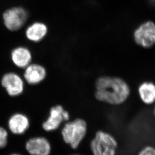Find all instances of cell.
Instances as JSON below:
<instances>
[{"instance_id":"1","label":"cell","mask_w":155,"mask_h":155,"mask_svg":"<svg viewBox=\"0 0 155 155\" xmlns=\"http://www.w3.org/2000/svg\"><path fill=\"white\" fill-rule=\"evenodd\" d=\"M95 87L94 95L98 101L114 106L124 104L131 94L128 83L118 77H99L96 80Z\"/></svg>"},{"instance_id":"2","label":"cell","mask_w":155,"mask_h":155,"mask_svg":"<svg viewBox=\"0 0 155 155\" xmlns=\"http://www.w3.org/2000/svg\"><path fill=\"white\" fill-rule=\"evenodd\" d=\"M87 124L86 121L77 118L67 122L61 129L63 140L74 149L79 147L86 137Z\"/></svg>"},{"instance_id":"3","label":"cell","mask_w":155,"mask_h":155,"mask_svg":"<svg viewBox=\"0 0 155 155\" xmlns=\"http://www.w3.org/2000/svg\"><path fill=\"white\" fill-rule=\"evenodd\" d=\"M118 142L112 134L99 130L90 142V147L93 155H116Z\"/></svg>"},{"instance_id":"4","label":"cell","mask_w":155,"mask_h":155,"mask_svg":"<svg viewBox=\"0 0 155 155\" xmlns=\"http://www.w3.org/2000/svg\"><path fill=\"white\" fill-rule=\"evenodd\" d=\"M133 38L138 46L148 49L155 45V23L145 21L136 27L133 32Z\"/></svg>"},{"instance_id":"5","label":"cell","mask_w":155,"mask_h":155,"mask_svg":"<svg viewBox=\"0 0 155 155\" xmlns=\"http://www.w3.org/2000/svg\"><path fill=\"white\" fill-rule=\"evenodd\" d=\"M28 17V13L24 8L15 7L4 13L3 22L7 29L11 31H17L24 26Z\"/></svg>"},{"instance_id":"6","label":"cell","mask_w":155,"mask_h":155,"mask_svg":"<svg viewBox=\"0 0 155 155\" xmlns=\"http://www.w3.org/2000/svg\"><path fill=\"white\" fill-rule=\"evenodd\" d=\"M70 116L69 112L61 105H57L51 108L46 120L42 124L43 130L51 132L57 130L64 121H68Z\"/></svg>"},{"instance_id":"7","label":"cell","mask_w":155,"mask_h":155,"mask_svg":"<svg viewBox=\"0 0 155 155\" xmlns=\"http://www.w3.org/2000/svg\"><path fill=\"white\" fill-rule=\"evenodd\" d=\"M2 86L11 97H17L24 92L25 82L23 78L14 72L5 74L1 79Z\"/></svg>"},{"instance_id":"8","label":"cell","mask_w":155,"mask_h":155,"mask_svg":"<svg viewBox=\"0 0 155 155\" xmlns=\"http://www.w3.org/2000/svg\"><path fill=\"white\" fill-rule=\"evenodd\" d=\"M23 78L29 85H38L45 81L47 76V71L42 64L31 63L24 69Z\"/></svg>"},{"instance_id":"9","label":"cell","mask_w":155,"mask_h":155,"mask_svg":"<svg viewBox=\"0 0 155 155\" xmlns=\"http://www.w3.org/2000/svg\"><path fill=\"white\" fill-rule=\"evenodd\" d=\"M25 149L30 155H50L51 146L49 140L45 137H36L27 140Z\"/></svg>"},{"instance_id":"10","label":"cell","mask_w":155,"mask_h":155,"mask_svg":"<svg viewBox=\"0 0 155 155\" xmlns=\"http://www.w3.org/2000/svg\"><path fill=\"white\" fill-rule=\"evenodd\" d=\"M33 55L29 48L19 46L14 48L11 52V59L16 67L24 69L32 63Z\"/></svg>"},{"instance_id":"11","label":"cell","mask_w":155,"mask_h":155,"mask_svg":"<svg viewBox=\"0 0 155 155\" xmlns=\"http://www.w3.org/2000/svg\"><path fill=\"white\" fill-rule=\"evenodd\" d=\"M48 32V28L46 24L36 21L27 26L25 31V35L29 41L38 43L45 38Z\"/></svg>"},{"instance_id":"12","label":"cell","mask_w":155,"mask_h":155,"mask_svg":"<svg viewBox=\"0 0 155 155\" xmlns=\"http://www.w3.org/2000/svg\"><path fill=\"white\" fill-rule=\"evenodd\" d=\"M30 127L28 116L22 113H16L8 120V127L11 133L17 135L23 134Z\"/></svg>"},{"instance_id":"13","label":"cell","mask_w":155,"mask_h":155,"mask_svg":"<svg viewBox=\"0 0 155 155\" xmlns=\"http://www.w3.org/2000/svg\"><path fill=\"white\" fill-rule=\"evenodd\" d=\"M137 93L141 101L147 105L155 103V83L150 81L142 82L137 88Z\"/></svg>"},{"instance_id":"14","label":"cell","mask_w":155,"mask_h":155,"mask_svg":"<svg viewBox=\"0 0 155 155\" xmlns=\"http://www.w3.org/2000/svg\"><path fill=\"white\" fill-rule=\"evenodd\" d=\"M8 134L5 128L0 127V148H4L8 143Z\"/></svg>"},{"instance_id":"15","label":"cell","mask_w":155,"mask_h":155,"mask_svg":"<svg viewBox=\"0 0 155 155\" xmlns=\"http://www.w3.org/2000/svg\"><path fill=\"white\" fill-rule=\"evenodd\" d=\"M137 155H155V147L151 145L145 146L139 151Z\"/></svg>"},{"instance_id":"16","label":"cell","mask_w":155,"mask_h":155,"mask_svg":"<svg viewBox=\"0 0 155 155\" xmlns=\"http://www.w3.org/2000/svg\"><path fill=\"white\" fill-rule=\"evenodd\" d=\"M151 4L155 6V0H149Z\"/></svg>"},{"instance_id":"17","label":"cell","mask_w":155,"mask_h":155,"mask_svg":"<svg viewBox=\"0 0 155 155\" xmlns=\"http://www.w3.org/2000/svg\"><path fill=\"white\" fill-rule=\"evenodd\" d=\"M153 114H154V116L155 117V104L154 106V110H153Z\"/></svg>"},{"instance_id":"18","label":"cell","mask_w":155,"mask_h":155,"mask_svg":"<svg viewBox=\"0 0 155 155\" xmlns=\"http://www.w3.org/2000/svg\"><path fill=\"white\" fill-rule=\"evenodd\" d=\"M10 155H20V154H12Z\"/></svg>"},{"instance_id":"19","label":"cell","mask_w":155,"mask_h":155,"mask_svg":"<svg viewBox=\"0 0 155 155\" xmlns=\"http://www.w3.org/2000/svg\"></svg>"}]
</instances>
